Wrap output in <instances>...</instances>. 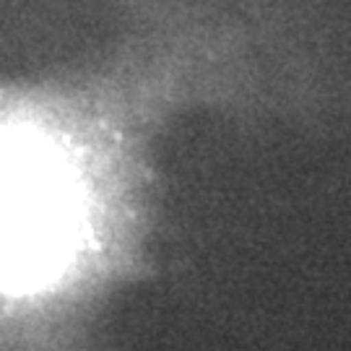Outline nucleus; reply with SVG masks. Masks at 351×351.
<instances>
[{"mask_svg": "<svg viewBox=\"0 0 351 351\" xmlns=\"http://www.w3.org/2000/svg\"><path fill=\"white\" fill-rule=\"evenodd\" d=\"M50 104L0 84V310L58 284L88 237L84 164Z\"/></svg>", "mask_w": 351, "mask_h": 351, "instance_id": "nucleus-1", "label": "nucleus"}]
</instances>
